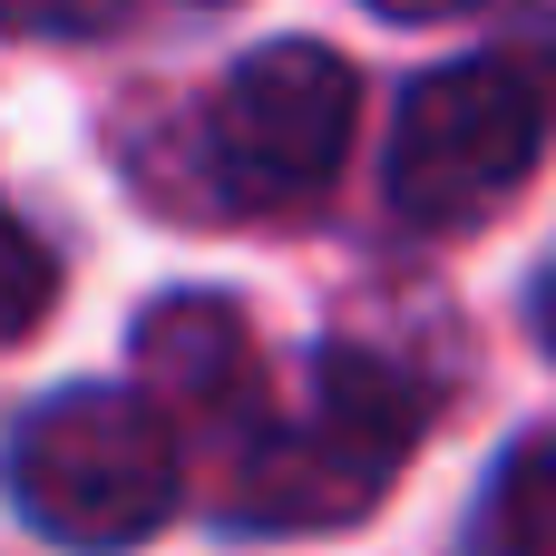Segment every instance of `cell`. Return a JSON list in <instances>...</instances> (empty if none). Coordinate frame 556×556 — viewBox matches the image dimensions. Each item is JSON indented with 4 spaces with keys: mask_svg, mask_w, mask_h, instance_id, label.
<instances>
[{
    "mask_svg": "<svg viewBox=\"0 0 556 556\" xmlns=\"http://www.w3.org/2000/svg\"><path fill=\"white\" fill-rule=\"evenodd\" d=\"M420 420H430V391L391 352L332 342L313 362V401L293 420H264V440L235 459L225 518L235 528H264V538L352 528L391 489V469L420 450Z\"/></svg>",
    "mask_w": 556,
    "mask_h": 556,
    "instance_id": "1",
    "label": "cell"
},
{
    "mask_svg": "<svg viewBox=\"0 0 556 556\" xmlns=\"http://www.w3.org/2000/svg\"><path fill=\"white\" fill-rule=\"evenodd\" d=\"M547 137H556V49L450 59V68L410 78V98L391 117V166H381L391 215L420 235H459L528 186Z\"/></svg>",
    "mask_w": 556,
    "mask_h": 556,
    "instance_id": "2",
    "label": "cell"
},
{
    "mask_svg": "<svg viewBox=\"0 0 556 556\" xmlns=\"http://www.w3.org/2000/svg\"><path fill=\"white\" fill-rule=\"evenodd\" d=\"M10 489L49 547H147L176 508V430L137 391H49L10 440Z\"/></svg>",
    "mask_w": 556,
    "mask_h": 556,
    "instance_id": "3",
    "label": "cell"
},
{
    "mask_svg": "<svg viewBox=\"0 0 556 556\" xmlns=\"http://www.w3.org/2000/svg\"><path fill=\"white\" fill-rule=\"evenodd\" d=\"M362 117V78L323 39L244 49L205 98V176L235 215H293L332 186Z\"/></svg>",
    "mask_w": 556,
    "mask_h": 556,
    "instance_id": "4",
    "label": "cell"
},
{
    "mask_svg": "<svg viewBox=\"0 0 556 556\" xmlns=\"http://www.w3.org/2000/svg\"><path fill=\"white\" fill-rule=\"evenodd\" d=\"M137 371H147V401L166 410V430H215L244 450L264 440V371H254V332L225 293H166L147 323H137Z\"/></svg>",
    "mask_w": 556,
    "mask_h": 556,
    "instance_id": "5",
    "label": "cell"
},
{
    "mask_svg": "<svg viewBox=\"0 0 556 556\" xmlns=\"http://www.w3.org/2000/svg\"><path fill=\"white\" fill-rule=\"evenodd\" d=\"M469 556H556V430L518 440V450L489 469Z\"/></svg>",
    "mask_w": 556,
    "mask_h": 556,
    "instance_id": "6",
    "label": "cell"
},
{
    "mask_svg": "<svg viewBox=\"0 0 556 556\" xmlns=\"http://www.w3.org/2000/svg\"><path fill=\"white\" fill-rule=\"evenodd\" d=\"M49 283H59V264H49L39 225H20V303H10V332H39V313H49Z\"/></svg>",
    "mask_w": 556,
    "mask_h": 556,
    "instance_id": "7",
    "label": "cell"
},
{
    "mask_svg": "<svg viewBox=\"0 0 556 556\" xmlns=\"http://www.w3.org/2000/svg\"><path fill=\"white\" fill-rule=\"evenodd\" d=\"M20 20L29 29H108L117 0H20Z\"/></svg>",
    "mask_w": 556,
    "mask_h": 556,
    "instance_id": "8",
    "label": "cell"
},
{
    "mask_svg": "<svg viewBox=\"0 0 556 556\" xmlns=\"http://www.w3.org/2000/svg\"><path fill=\"white\" fill-rule=\"evenodd\" d=\"M371 10H381V20H459L469 0H371Z\"/></svg>",
    "mask_w": 556,
    "mask_h": 556,
    "instance_id": "9",
    "label": "cell"
},
{
    "mask_svg": "<svg viewBox=\"0 0 556 556\" xmlns=\"http://www.w3.org/2000/svg\"><path fill=\"white\" fill-rule=\"evenodd\" d=\"M538 342H547V362H556V264L538 274Z\"/></svg>",
    "mask_w": 556,
    "mask_h": 556,
    "instance_id": "10",
    "label": "cell"
}]
</instances>
